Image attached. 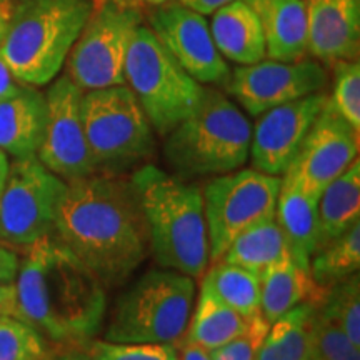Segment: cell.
<instances>
[{
  "instance_id": "obj_43",
  "label": "cell",
  "mask_w": 360,
  "mask_h": 360,
  "mask_svg": "<svg viewBox=\"0 0 360 360\" xmlns=\"http://www.w3.org/2000/svg\"><path fill=\"white\" fill-rule=\"evenodd\" d=\"M143 4H148V6H164L169 0H142Z\"/></svg>"
},
{
  "instance_id": "obj_25",
  "label": "cell",
  "mask_w": 360,
  "mask_h": 360,
  "mask_svg": "<svg viewBox=\"0 0 360 360\" xmlns=\"http://www.w3.org/2000/svg\"><path fill=\"white\" fill-rule=\"evenodd\" d=\"M287 254L290 252L285 236L274 217L242 232L224 252L220 260L260 276L264 270L278 262Z\"/></svg>"
},
{
  "instance_id": "obj_11",
  "label": "cell",
  "mask_w": 360,
  "mask_h": 360,
  "mask_svg": "<svg viewBox=\"0 0 360 360\" xmlns=\"http://www.w3.org/2000/svg\"><path fill=\"white\" fill-rule=\"evenodd\" d=\"M65 188L37 155L13 159L0 199V242L27 249L53 233Z\"/></svg>"
},
{
  "instance_id": "obj_23",
  "label": "cell",
  "mask_w": 360,
  "mask_h": 360,
  "mask_svg": "<svg viewBox=\"0 0 360 360\" xmlns=\"http://www.w3.org/2000/svg\"><path fill=\"white\" fill-rule=\"evenodd\" d=\"M247 323L249 319L229 307L210 289L209 283L202 281L195 309L192 310L191 321L184 334V342L200 345L207 350H215L242 334Z\"/></svg>"
},
{
  "instance_id": "obj_10",
  "label": "cell",
  "mask_w": 360,
  "mask_h": 360,
  "mask_svg": "<svg viewBox=\"0 0 360 360\" xmlns=\"http://www.w3.org/2000/svg\"><path fill=\"white\" fill-rule=\"evenodd\" d=\"M281 177L257 169H240L210 180L202 191L209 232L210 262L222 259L236 238L276 217Z\"/></svg>"
},
{
  "instance_id": "obj_33",
  "label": "cell",
  "mask_w": 360,
  "mask_h": 360,
  "mask_svg": "<svg viewBox=\"0 0 360 360\" xmlns=\"http://www.w3.org/2000/svg\"><path fill=\"white\" fill-rule=\"evenodd\" d=\"M85 352L94 360H179L177 344H119L90 340Z\"/></svg>"
},
{
  "instance_id": "obj_16",
  "label": "cell",
  "mask_w": 360,
  "mask_h": 360,
  "mask_svg": "<svg viewBox=\"0 0 360 360\" xmlns=\"http://www.w3.org/2000/svg\"><path fill=\"white\" fill-rule=\"evenodd\" d=\"M327 98L323 92H317L259 115L257 124L252 129L249 152L254 169L274 177L283 175Z\"/></svg>"
},
{
  "instance_id": "obj_3",
  "label": "cell",
  "mask_w": 360,
  "mask_h": 360,
  "mask_svg": "<svg viewBox=\"0 0 360 360\" xmlns=\"http://www.w3.org/2000/svg\"><path fill=\"white\" fill-rule=\"evenodd\" d=\"M148 247L160 267L200 278L209 269L210 245L202 191L155 165L135 170Z\"/></svg>"
},
{
  "instance_id": "obj_8",
  "label": "cell",
  "mask_w": 360,
  "mask_h": 360,
  "mask_svg": "<svg viewBox=\"0 0 360 360\" xmlns=\"http://www.w3.org/2000/svg\"><path fill=\"white\" fill-rule=\"evenodd\" d=\"M80 117L97 174L124 172L154 150V129L127 85L84 92Z\"/></svg>"
},
{
  "instance_id": "obj_14",
  "label": "cell",
  "mask_w": 360,
  "mask_h": 360,
  "mask_svg": "<svg viewBox=\"0 0 360 360\" xmlns=\"http://www.w3.org/2000/svg\"><path fill=\"white\" fill-rule=\"evenodd\" d=\"M150 30L199 84L229 80L231 69L215 47L205 15L179 2H167L150 15Z\"/></svg>"
},
{
  "instance_id": "obj_7",
  "label": "cell",
  "mask_w": 360,
  "mask_h": 360,
  "mask_svg": "<svg viewBox=\"0 0 360 360\" xmlns=\"http://www.w3.org/2000/svg\"><path fill=\"white\" fill-rule=\"evenodd\" d=\"M124 75L152 129L160 135H167L191 115L205 92L142 24L130 39Z\"/></svg>"
},
{
  "instance_id": "obj_27",
  "label": "cell",
  "mask_w": 360,
  "mask_h": 360,
  "mask_svg": "<svg viewBox=\"0 0 360 360\" xmlns=\"http://www.w3.org/2000/svg\"><path fill=\"white\" fill-rule=\"evenodd\" d=\"M360 269V222L354 224L339 237L319 247L310 259V276L323 289H330Z\"/></svg>"
},
{
  "instance_id": "obj_22",
  "label": "cell",
  "mask_w": 360,
  "mask_h": 360,
  "mask_svg": "<svg viewBox=\"0 0 360 360\" xmlns=\"http://www.w3.org/2000/svg\"><path fill=\"white\" fill-rule=\"evenodd\" d=\"M210 34L224 58L250 65L265 58V40L255 12L244 0H232L210 13Z\"/></svg>"
},
{
  "instance_id": "obj_5",
  "label": "cell",
  "mask_w": 360,
  "mask_h": 360,
  "mask_svg": "<svg viewBox=\"0 0 360 360\" xmlns=\"http://www.w3.org/2000/svg\"><path fill=\"white\" fill-rule=\"evenodd\" d=\"M165 137V159L179 174L222 175L249 159L252 125L227 96L205 89L199 105Z\"/></svg>"
},
{
  "instance_id": "obj_18",
  "label": "cell",
  "mask_w": 360,
  "mask_h": 360,
  "mask_svg": "<svg viewBox=\"0 0 360 360\" xmlns=\"http://www.w3.org/2000/svg\"><path fill=\"white\" fill-rule=\"evenodd\" d=\"M319 199L290 175L283 174L278 188L276 220L285 236L292 259L309 269L310 259L321 247Z\"/></svg>"
},
{
  "instance_id": "obj_32",
  "label": "cell",
  "mask_w": 360,
  "mask_h": 360,
  "mask_svg": "<svg viewBox=\"0 0 360 360\" xmlns=\"http://www.w3.org/2000/svg\"><path fill=\"white\" fill-rule=\"evenodd\" d=\"M334 89L328 102L345 122L360 132V64L340 60L334 65Z\"/></svg>"
},
{
  "instance_id": "obj_6",
  "label": "cell",
  "mask_w": 360,
  "mask_h": 360,
  "mask_svg": "<svg viewBox=\"0 0 360 360\" xmlns=\"http://www.w3.org/2000/svg\"><path fill=\"white\" fill-rule=\"evenodd\" d=\"M195 302V282L175 270H150L117 300L103 340L119 344H177Z\"/></svg>"
},
{
  "instance_id": "obj_2",
  "label": "cell",
  "mask_w": 360,
  "mask_h": 360,
  "mask_svg": "<svg viewBox=\"0 0 360 360\" xmlns=\"http://www.w3.org/2000/svg\"><path fill=\"white\" fill-rule=\"evenodd\" d=\"M15 289L20 321L47 342L85 345L101 330L107 309L105 285L56 233L27 247Z\"/></svg>"
},
{
  "instance_id": "obj_36",
  "label": "cell",
  "mask_w": 360,
  "mask_h": 360,
  "mask_svg": "<svg viewBox=\"0 0 360 360\" xmlns=\"http://www.w3.org/2000/svg\"><path fill=\"white\" fill-rule=\"evenodd\" d=\"M19 264V255L8 247L0 244V283L15 282Z\"/></svg>"
},
{
  "instance_id": "obj_4",
  "label": "cell",
  "mask_w": 360,
  "mask_h": 360,
  "mask_svg": "<svg viewBox=\"0 0 360 360\" xmlns=\"http://www.w3.org/2000/svg\"><path fill=\"white\" fill-rule=\"evenodd\" d=\"M94 7L96 0H15L0 45L13 77L32 87L58 77Z\"/></svg>"
},
{
  "instance_id": "obj_39",
  "label": "cell",
  "mask_w": 360,
  "mask_h": 360,
  "mask_svg": "<svg viewBox=\"0 0 360 360\" xmlns=\"http://www.w3.org/2000/svg\"><path fill=\"white\" fill-rule=\"evenodd\" d=\"M179 360H214L210 350L200 345L191 344V342H182V347L179 352Z\"/></svg>"
},
{
  "instance_id": "obj_20",
  "label": "cell",
  "mask_w": 360,
  "mask_h": 360,
  "mask_svg": "<svg viewBox=\"0 0 360 360\" xmlns=\"http://www.w3.org/2000/svg\"><path fill=\"white\" fill-rule=\"evenodd\" d=\"M47 122V101L39 87L22 85L0 102V150L13 159L37 155Z\"/></svg>"
},
{
  "instance_id": "obj_26",
  "label": "cell",
  "mask_w": 360,
  "mask_h": 360,
  "mask_svg": "<svg viewBox=\"0 0 360 360\" xmlns=\"http://www.w3.org/2000/svg\"><path fill=\"white\" fill-rule=\"evenodd\" d=\"M315 305L300 304L270 323L257 360H312L309 321Z\"/></svg>"
},
{
  "instance_id": "obj_24",
  "label": "cell",
  "mask_w": 360,
  "mask_h": 360,
  "mask_svg": "<svg viewBox=\"0 0 360 360\" xmlns=\"http://www.w3.org/2000/svg\"><path fill=\"white\" fill-rule=\"evenodd\" d=\"M321 245L339 237L360 222V162L355 159L349 169L323 188L319 199Z\"/></svg>"
},
{
  "instance_id": "obj_30",
  "label": "cell",
  "mask_w": 360,
  "mask_h": 360,
  "mask_svg": "<svg viewBox=\"0 0 360 360\" xmlns=\"http://www.w3.org/2000/svg\"><path fill=\"white\" fill-rule=\"evenodd\" d=\"M49 342L20 319L0 317V360H51Z\"/></svg>"
},
{
  "instance_id": "obj_42",
  "label": "cell",
  "mask_w": 360,
  "mask_h": 360,
  "mask_svg": "<svg viewBox=\"0 0 360 360\" xmlns=\"http://www.w3.org/2000/svg\"><path fill=\"white\" fill-rule=\"evenodd\" d=\"M51 360H94L87 352H80V350H69V352L52 355Z\"/></svg>"
},
{
  "instance_id": "obj_12",
  "label": "cell",
  "mask_w": 360,
  "mask_h": 360,
  "mask_svg": "<svg viewBox=\"0 0 360 360\" xmlns=\"http://www.w3.org/2000/svg\"><path fill=\"white\" fill-rule=\"evenodd\" d=\"M327 80L326 67L317 60L281 62L269 58L238 65L225 85L247 114L259 117L274 107L323 92Z\"/></svg>"
},
{
  "instance_id": "obj_15",
  "label": "cell",
  "mask_w": 360,
  "mask_h": 360,
  "mask_svg": "<svg viewBox=\"0 0 360 360\" xmlns=\"http://www.w3.org/2000/svg\"><path fill=\"white\" fill-rule=\"evenodd\" d=\"M359 155V130L326 102L302 146L283 174L302 186L305 191L321 197L332 180L349 169Z\"/></svg>"
},
{
  "instance_id": "obj_38",
  "label": "cell",
  "mask_w": 360,
  "mask_h": 360,
  "mask_svg": "<svg viewBox=\"0 0 360 360\" xmlns=\"http://www.w3.org/2000/svg\"><path fill=\"white\" fill-rule=\"evenodd\" d=\"M177 2L192 8V11L202 13V15H210V13L217 11L219 7L232 2V0H177Z\"/></svg>"
},
{
  "instance_id": "obj_17",
  "label": "cell",
  "mask_w": 360,
  "mask_h": 360,
  "mask_svg": "<svg viewBox=\"0 0 360 360\" xmlns=\"http://www.w3.org/2000/svg\"><path fill=\"white\" fill-rule=\"evenodd\" d=\"M307 53L322 65L359 60L360 0H305Z\"/></svg>"
},
{
  "instance_id": "obj_21",
  "label": "cell",
  "mask_w": 360,
  "mask_h": 360,
  "mask_svg": "<svg viewBox=\"0 0 360 360\" xmlns=\"http://www.w3.org/2000/svg\"><path fill=\"white\" fill-rule=\"evenodd\" d=\"M260 278V314L269 323L277 321L300 304L317 307L326 300L328 289L319 285L310 270L300 267L290 254L270 265Z\"/></svg>"
},
{
  "instance_id": "obj_28",
  "label": "cell",
  "mask_w": 360,
  "mask_h": 360,
  "mask_svg": "<svg viewBox=\"0 0 360 360\" xmlns=\"http://www.w3.org/2000/svg\"><path fill=\"white\" fill-rule=\"evenodd\" d=\"M204 281L229 307L237 310L245 319L260 314V278L257 274L217 260L205 270Z\"/></svg>"
},
{
  "instance_id": "obj_31",
  "label": "cell",
  "mask_w": 360,
  "mask_h": 360,
  "mask_svg": "<svg viewBox=\"0 0 360 360\" xmlns=\"http://www.w3.org/2000/svg\"><path fill=\"white\" fill-rule=\"evenodd\" d=\"M339 323L349 340L360 349V278L354 274L344 281L337 282L327 292L326 300L321 304Z\"/></svg>"
},
{
  "instance_id": "obj_41",
  "label": "cell",
  "mask_w": 360,
  "mask_h": 360,
  "mask_svg": "<svg viewBox=\"0 0 360 360\" xmlns=\"http://www.w3.org/2000/svg\"><path fill=\"white\" fill-rule=\"evenodd\" d=\"M8 167H11V162H8V157H7L6 152L0 150V199H2L4 187H6Z\"/></svg>"
},
{
  "instance_id": "obj_37",
  "label": "cell",
  "mask_w": 360,
  "mask_h": 360,
  "mask_svg": "<svg viewBox=\"0 0 360 360\" xmlns=\"http://www.w3.org/2000/svg\"><path fill=\"white\" fill-rule=\"evenodd\" d=\"M24 84H20L19 80L13 77V74L8 69L4 58L0 57V102H4L6 98L12 97L13 94H17Z\"/></svg>"
},
{
  "instance_id": "obj_9",
  "label": "cell",
  "mask_w": 360,
  "mask_h": 360,
  "mask_svg": "<svg viewBox=\"0 0 360 360\" xmlns=\"http://www.w3.org/2000/svg\"><path fill=\"white\" fill-rule=\"evenodd\" d=\"M142 24L135 6L102 0L65 60V75L82 92L125 85V58L134 30Z\"/></svg>"
},
{
  "instance_id": "obj_35",
  "label": "cell",
  "mask_w": 360,
  "mask_h": 360,
  "mask_svg": "<svg viewBox=\"0 0 360 360\" xmlns=\"http://www.w3.org/2000/svg\"><path fill=\"white\" fill-rule=\"evenodd\" d=\"M0 317L20 319L15 282L0 283Z\"/></svg>"
},
{
  "instance_id": "obj_29",
  "label": "cell",
  "mask_w": 360,
  "mask_h": 360,
  "mask_svg": "<svg viewBox=\"0 0 360 360\" xmlns=\"http://www.w3.org/2000/svg\"><path fill=\"white\" fill-rule=\"evenodd\" d=\"M309 335L312 360H360V349L322 305H317L310 315Z\"/></svg>"
},
{
  "instance_id": "obj_34",
  "label": "cell",
  "mask_w": 360,
  "mask_h": 360,
  "mask_svg": "<svg viewBox=\"0 0 360 360\" xmlns=\"http://www.w3.org/2000/svg\"><path fill=\"white\" fill-rule=\"evenodd\" d=\"M270 323L262 314L249 319L245 330L238 334L236 339L222 345V347L210 350L214 360H257L260 345L267 335Z\"/></svg>"
},
{
  "instance_id": "obj_40",
  "label": "cell",
  "mask_w": 360,
  "mask_h": 360,
  "mask_svg": "<svg viewBox=\"0 0 360 360\" xmlns=\"http://www.w3.org/2000/svg\"><path fill=\"white\" fill-rule=\"evenodd\" d=\"M13 7H15V0H0V45L6 39L8 25H11Z\"/></svg>"
},
{
  "instance_id": "obj_1",
  "label": "cell",
  "mask_w": 360,
  "mask_h": 360,
  "mask_svg": "<svg viewBox=\"0 0 360 360\" xmlns=\"http://www.w3.org/2000/svg\"><path fill=\"white\" fill-rule=\"evenodd\" d=\"M53 233L105 287L124 282L147 257V225L137 191L117 175L67 182Z\"/></svg>"
},
{
  "instance_id": "obj_19",
  "label": "cell",
  "mask_w": 360,
  "mask_h": 360,
  "mask_svg": "<svg viewBox=\"0 0 360 360\" xmlns=\"http://www.w3.org/2000/svg\"><path fill=\"white\" fill-rule=\"evenodd\" d=\"M255 12L265 40V57L281 62L307 56L305 0H244Z\"/></svg>"
},
{
  "instance_id": "obj_13",
  "label": "cell",
  "mask_w": 360,
  "mask_h": 360,
  "mask_svg": "<svg viewBox=\"0 0 360 360\" xmlns=\"http://www.w3.org/2000/svg\"><path fill=\"white\" fill-rule=\"evenodd\" d=\"M82 94L65 74L53 79L45 92L47 122L37 159L65 182L97 174L80 117Z\"/></svg>"
}]
</instances>
